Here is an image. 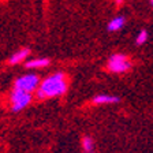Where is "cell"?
Instances as JSON below:
<instances>
[{
    "label": "cell",
    "mask_w": 153,
    "mask_h": 153,
    "mask_svg": "<svg viewBox=\"0 0 153 153\" xmlns=\"http://www.w3.org/2000/svg\"><path fill=\"white\" fill-rule=\"evenodd\" d=\"M67 92V79L66 74L55 73L52 75L47 76L36 90V97L38 100L53 99V97H60Z\"/></svg>",
    "instance_id": "obj_1"
},
{
    "label": "cell",
    "mask_w": 153,
    "mask_h": 153,
    "mask_svg": "<svg viewBox=\"0 0 153 153\" xmlns=\"http://www.w3.org/2000/svg\"><path fill=\"white\" fill-rule=\"evenodd\" d=\"M8 101H10V108H11V111L19 112L30 105V102L33 101V96H32V93L25 92V90L14 89L13 92L10 93Z\"/></svg>",
    "instance_id": "obj_2"
},
{
    "label": "cell",
    "mask_w": 153,
    "mask_h": 153,
    "mask_svg": "<svg viewBox=\"0 0 153 153\" xmlns=\"http://www.w3.org/2000/svg\"><path fill=\"white\" fill-rule=\"evenodd\" d=\"M41 83V79L37 74H26V75L18 76L14 81V89H21L29 93H36L38 86Z\"/></svg>",
    "instance_id": "obj_3"
},
{
    "label": "cell",
    "mask_w": 153,
    "mask_h": 153,
    "mask_svg": "<svg viewBox=\"0 0 153 153\" xmlns=\"http://www.w3.org/2000/svg\"><path fill=\"white\" fill-rule=\"evenodd\" d=\"M107 68L114 74H123L131 68V60L123 53H114L107 63Z\"/></svg>",
    "instance_id": "obj_4"
},
{
    "label": "cell",
    "mask_w": 153,
    "mask_h": 153,
    "mask_svg": "<svg viewBox=\"0 0 153 153\" xmlns=\"http://www.w3.org/2000/svg\"><path fill=\"white\" fill-rule=\"evenodd\" d=\"M120 101L118 96H111V94H97L93 97L92 102L97 105H104V104H116Z\"/></svg>",
    "instance_id": "obj_5"
},
{
    "label": "cell",
    "mask_w": 153,
    "mask_h": 153,
    "mask_svg": "<svg viewBox=\"0 0 153 153\" xmlns=\"http://www.w3.org/2000/svg\"><path fill=\"white\" fill-rule=\"evenodd\" d=\"M30 55V51H29L27 48H22V49H19V51H16L15 53L13 55V56H10L8 59V63L10 64H19L21 62H23L26 59V57Z\"/></svg>",
    "instance_id": "obj_6"
},
{
    "label": "cell",
    "mask_w": 153,
    "mask_h": 153,
    "mask_svg": "<svg viewBox=\"0 0 153 153\" xmlns=\"http://www.w3.org/2000/svg\"><path fill=\"white\" fill-rule=\"evenodd\" d=\"M51 63L49 59L47 57H38V59H32V60L26 62V67L27 68H42V67H48Z\"/></svg>",
    "instance_id": "obj_7"
},
{
    "label": "cell",
    "mask_w": 153,
    "mask_h": 153,
    "mask_svg": "<svg viewBox=\"0 0 153 153\" xmlns=\"http://www.w3.org/2000/svg\"><path fill=\"white\" fill-rule=\"evenodd\" d=\"M124 23H126V18L124 16H116V18L111 19V22L108 23V26H107V29H108L109 32H119L122 27L124 26Z\"/></svg>",
    "instance_id": "obj_8"
},
{
    "label": "cell",
    "mask_w": 153,
    "mask_h": 153,
    "mask_svg": "<svg viewBox=\"0 0 153 153\" xmlns=\"http://www.w3.org/2000/svg\"><path fill=\"white\" fill-rule=\"evenodd\" d=\"M93 148H94L93 140L89 137V135H85V137L82 138V149L85 150L86 153H90L93 150Z\"/></svg>",
    "instance_id": "obj_9"
},
{
    "label": "cell",
    "mask_w": 153,
    "mask_h": 153,
    "mask_svg": "<svg viewBox=\"0 0 153 153\" xmlns=\"http://www.w3.org/2000/svg\"><path fill=\"white\" fill-rule=\"evenodd\" d=\"M148 40V32L146 30H141L140 33L137 34V38H135V44L137 45H142L145 44Z\"/></svg>",
    "instance_id": "obj_10"
},
{
    "label": "cell",
    "mask_w": 153,
    "mask_h": 153,
    "mask_svg": "<svg viewBox=\"0 0 153 153\" xmlns=\"http://www.w3.org/2000/svg\"><path fill=\"white\" fill-rule=\"evenodd\" d=\"M122 1H123V0H116V3L118 4H122Z\"/></svg>",
    "instance_id": "obj_11"
},
{
    "label": "cell",
    "mask_w": 153,
    "mask_h": 153,
    "mask_svg": "<svg viewBox=\"0 0 153 153\" xmlns=\"http://www.w3.org/2000/svg\"><path fill=\"white\" fill-rule=\"evenodd\" d=\"M152 6H153V0H152Z\"/></svg>",
    "instance_id": "obj_12"
},
{
    "label": "cell",
    "mask_w": 153,
    "mask_h": 153,
    "mask_svg": "<svg viewBox=\"0 0 153 153\" xmlns=\"http://www.w3.org/2000/svg\"><path fill=\"white\" fill-rule=\"evenodd\" d=\"M85 153H86V152H85ZM90 153H92V152H90Z\"/></svg>",
    "instance_id": "obj_13"
}]
</instances>
